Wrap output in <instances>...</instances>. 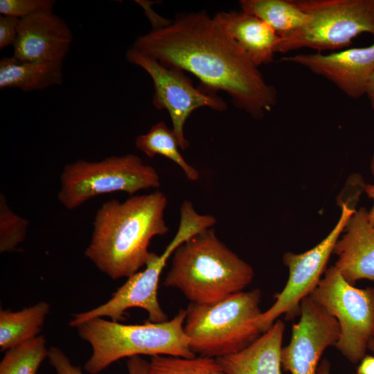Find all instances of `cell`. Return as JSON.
Instances as JSON below:
<instances>
[{
	"instance_id": "1",
	"label": "cell",
	"mask_w": 374,
	"mask_h": 374,
	"mask_svg": "<svg viewBox=\"0 0 374 374\" xmlns=\"http://www.w3.org/2000/svg\"><path fill=\"white\" fill-rule=\"evenodd\" d=\"M134 50L166 66L196 76L202 89L222 91L234 105L261 118L276 105L277 91L246 53L206 12H190L136 38Z\"/></svg>"
},
{
	"instance_id": "2",
	"label": "cell",
	"mask_w": 374,
	"mask_h": 374,
	"mask_svg": "<svg viewBox=\"0 0 374 374\" xmlns=\"http://www.w3.org/2000/svg\"><path fill=\"white\" fill-rule=\"evenodd\" d=\"M167 204L159 190L105 202L95 215L85 256L113 280L136 273L150 259L151 240L168 232Z\"/></svg>"
},
{
	"instance_id": "3",
	"label": "cell",
	"mask_w": 374,
	"mask_h": 374,
	"mask_svg": "<svg viewBox=\"0 0 374 374\" xmlns=\"http://www.w3.org/2000/svg\"><path fill=\"white\" fill-rule=\"evenodd\" d=\"M253 278L252 267L210 228L176 249L163 285L179 290L190 303L209 304L242 292Z\"/></svg>"
},
{
	"instance_id": "4",
	"label": "cell",
	"mask_w": 374,
	"mask_h": 374,
	"mask_svg": "<svg viewBox=\"0 0 374 374\" xmlns=\"http://www.w3.org/2000/svg\"><path fill=\"white\" fill-rule=\"evenodd\" d=\"M186 316L181 309L172 319L159 323L132 325L96 318L80 323L75 328L91 348L84 370L97 374L118 359L141 355L195 357L184 331Z\"/></svg>"
},
{
	"instance_id": "5",
	"label": "cell",
	"mask_w": 374,
	"mask_h": 374,
	"mask_svg": "<svg viewBox=\"0 0 374 374\" xmlns=\"http://www.w3.org/2000/svg\"><path fill=\"white\" fill-rule=\"evenodd\" d=\"M260 301L261 292L256 289L213 303H190L184 328L192 351L218 358L249 346L263 333L258 324Z\"/></svg>"
},
{
	"instance_id": "6",
	"label": "cell",
	"mask_w": 374,
	"mask_h": 374,
	"mask_svg": "<svg viewBox=\"0 0 374 374\" xmlns=\"http://www.w3.org/2000/svg\"><path fill=\"white\" fill-rule=\"evenodd\" d=\"M294 1L310 19L300 29L280 37L277 53L342 50L361 34L374 36V0Z\"/></svg>"
},
{
	"instance_id": "7",
	"label": "cell",
	"mask_w": 374,
	"mask_h": 374,
	"mask_svg": "<svg viewBox=\"0 0 374 374\" xmlns=\"http://www.w3.org/2000/svg\"><path fill=\"white\" fill-rule=\"evenodd\" d=\"M60 179L57 199L68 210L100 195L125 192L133 195L161 185L156 169L134 154L111 156L99 161L78 159L64 166Z\"/></svg>"
},
{
	"instance_id": "8",
	"label": "cell",
	"mask_w": 374,
	"mask_h": 374,
	"mask_svg": "<svg viewBox=\"0 0 374 374\" xmlns=\"http://www.w3.org/2000/svg\"><path fill=\"white\" fill-rule=\"evenodd\" d=\"M309 296L337 321L336 348L351 363L359 362L374 337V288L349 283L333 265Z\"/></svg>"
},
{
	"instance_id": "9",
	"label": "cell",
	"mask_w": 374,
	"mask_h": 374,
	"mask_svg": "<svg viewBox=\"0 0 374 374\" xmlns=\"http://www.w3.org/2000/svg\"><path fill=\"white\" fill-rule=\"evenodd\" d=\"M337 222L320 242L305 252H287L283 255V262L288 268L289 277L283 290L276 296L274 304L259 318L258 324L262 332L280 315L286 314L287 318L300 312L301 301L318 285L337 240L356 211L346 202H341Z\"/></svg>"
},
{
	"instance_id": "10",
	"label": "cell",
	"mask_w": 374,
	"mask_h": 374,
	"mask_svg": "<svg viewBox=\"0 0 374 374\" xmlns=\"http://www.w3.org/2000/svg\"><path fill=\"white\" fill-rule=\"evenodd\" d=\"M125 56L130 64L141 68L150 76L154 86L152 105L157 109L168 111L181 150H185L190 145L185 138L184 127L193 111L204 107L220 112L226 109L222 98L195 87L183 70L166 66L132 47Z\"/></svg>"
},
{
	"instance_id": "11",
	"label": "cell",
	"mask_w": 374,
	"mask_h": 374,
	"mask_svg": "<svg viewBox=\"0 0 374 374\" xmlns=\"http://www.w3.org/2000/svg\"><path fill=\"white\" fill-rule=\"evenodd\" d=\"M178 247L177 242L171 240L161 254L152 252L143 270L129 276L107 302L89 310L73 314L69 326L75 328L88 320L104 317L119 322L123 319L125 312L132 308L145 310L148 321H167L168 317L158 300L159 283L168 258Z\"/></svg>"
},
{
	"instance_id": "12",
	"label": "cell",
	"mask_w": 374,
	"mask_h": 374,
	"mask_svg": "<svg viewBox=\"0 0 374 374\" xmlns=\"http://www.w3.org/2000/svg\"><path fill=\"white\" fill-rule=\"evenodd\" d=\"M339 336L337 321L310 296L305 298L290 341L282 348L283 369L291 374H317L322 354L335 346Z\"/></svg>"
},
{
	"instance_id": "13",
	"label": "cell",
	"mask_w": 374,
	"mask_h": 374,
	"mask_svg": "<svg viewBox=\"0 0 374 374\" xmlns=\"http://www.w3.org/2000/svg\"><path fill=\"white\" fill-rule=\"evenodd\" d=\"M280 61L301 66L332 83L348 97L357 99L365 96L368 82L374 73V43L330 53L287 55Z\"/></svg>"
},
{
	"instance_id": "14",
	"label": "cell",
	"mask_w": 374,
	"mask_h": 374,
	"mask_svg": "<svg viewBox=\"0 0 374 374\" xmlns=\"http://www.w3.org/2000/svg\"><path fill=\"white\" fill-rule=\"evenodd\" d=\"M72 41L64 19L53 12L37 13L21 19L12 56L24 62L62 64Z\"/></svg>"
},
{
	"instance_id": "15",
	"label": "cell",
	"mask_w": 374,
	"mask_h": 374,
	"mask_svg": "<svg viewBox=\"0 0 374 374\" xmlns=\"http://www.w3.org/2000/svg\"><path fill=\"white\" fill-rule=\"evenodd\" d=\"M344 231L334 248L337 256L334 266L353 285L360 280L374 283V226L368 211L365 208L355 211Z\"/></svg>"
},
{
	"instance_id": "16",
	"label": "cell",
	"mask_w": 374,
	"mask_h": 374,
	"mask_svg": "<svg viewBox=\"0 0 374 374\" xmlns=\"http://www.w3.org/2000/svg\"><path fill=\"white\" fill-rule=\"evenodd\" d=\"M214 18L257 66L273 61L280 37L265 21L242 10L220 12Z\"/></svg>"
},
{
	"instance_id": "17",
	"label": "cell",
	"mask_w": 374,
	"mask_h": 374,
	"mask_svg": "<svg viewBox=\"0 0 374 374\" xmlns=\"http://www.w3.org/2000/svg\"><path fill=\"white\" fill-rule=\"evenodd\" d=\"M285 323L277 319L244 349L216 358L227 374H281Z\"/></svg>"
},
{
	"instance_id": "18",
	"label": "cell",
	"mask_w": 374,
	"mask_h": 374,
	"mask_svg": "<svg viewBox=\"0 0 374 374\" xmlns=\"http://www.w3.org/2000/svg\"><path fill=\"white\" fill-rule=\"evenodd\" d=\"M62 64L24 62L12 57L0 60V89L17 88L34 91L60 85Z\"/></svg>"
},
{
	"instance_id": "19",
	"label": "cell",
	"mask_w": 374,
	"mask_h": 374,
	"mask_svg": "<svg viewBox=\"0 0 374 374\" xmlns=\"http://www.w3.org/2000/svg\"><path fill=\"white\" fill-rule=\"evenodd\" d=\"M49 312L50 305L46 301H40L19 311L1 309V351L39 335Z\"/></svg>"
},
{
	"instance_id": "20",
	"label": "cell",
	"mask_w": 374,
	"mask_h": 374,
	"mask_svg": "<svg viewBox=\"0 0 374 374\" xmlns=\"http://www.w3.org/2000/svg\"><path fill=\"white\" fill-rule=\"evenodd\" d=\"M240 5L241 10L265 21L280 37L300 29L310 19L294 0H241Z\"/></svg>"
},
{
	"instance_id": "21",
	"label": "cell",
	"mask_w": 374,
	"mask_h": 374,
	"mask_svg": "<svg viewBox=\"0 0 374 374\" xmlns=\"http://www.w3.org/2000/svg\"><path fill=\"white\" fill-rule=\"evenodd\" d=\"M135 145L150 158L161 155L172 161L182 169L188 180L195 181L199 179V172L185 161L179 150V145L173 130L165 122L157 123L146 134L138 136Z\"/></svg>"
},
{
	"instance_id": "22",
	"label": "cell",
	"mask_w": 374,
	"mask_h": 374,
	"mask_svg": "<svg viewBox=\"0 0 374 374\" xmlns=\"http://www.w3.org/2000/svg\"><path fill=\"white\" fill-rule=\"evenodd\" d=\"M43 335H38L6 350L0 363V374H36L48 355Z\"/></svg>"
},
{
	"instance_id": "23",
	"label": "cell",
	"mask_w": 374,
	"mask_h": 374,
	"mask_svg": "<svg viewBox=\"0 0 374 374\" xmlns=\"http://www.w3.org/2000/svg\"><path fill=\"white\" fill-rule=\"evenodd\" d=\"M150 374H227L216 358L166 355L151 357Z\"/></svg>"
},
{
	"instance_id": "24",
	"label": "cell",
	"mask_w": 374,
	"mask_h": 374,
	"mask_svg": "<svg viewBox=\"0 0 374 374\" xmlns=\"http://www.w3.org/2000/svg\"><path fill=\"white\" fill-rule=\"evenodd\" d=\"M28 221L8 206L3 193L0 195V253H10L24 242L27 233Z\"/></svg>"
},
{
	"instance_id": "25",
	"label": "cell",
	"mask_w": 374,
	"mask_h": 374,
	"mask_svg": "<svg viewBox=\"0 0 374 374\" xmlns=\"http://www.w3.org/2000/svg\"><path fill=\"white\" fill-rule=\"evenodd\" d=\"M48 361L56 374H84L81 368L74 366L66 354L57 347L49 348ZM128 374H150V362L141 356L129 357L127 361Z\"/></svg>"
},
{
	"instance_id": "26",
	"label": "cell",
	"mask_w": 374,
	"mask_h": 374,
	"mask_svg": "<svg viewBox=\"0 0 374 374\" xmlns=\"http://www.w3.org/2000/svg\"><path fill=\"white\" fill-rule=\"evenodd\" d=\"M54 0H0V14L26 18L42 12H53Z\"/></svg>"
},
{
	"instance_id": "27",
	"label": "cell",
	"mask_w": 374,
	"mask_h": 374,
	"mask_svg": "<svg viewBox=\"0 0 374 374\" xmlns=\"http://www.w3.org/2000/svg\"><path fill=\"white\" fill-rule=\"evenodd\" d=\"M21 19L17 17L0 15V49L15 44Z\"/></svg>"
},
{
	"instance_id": "28",
	"label": "cell",
	"mask_w": 374,
	"mask_h": 374,
	"mask_svg": "<svg viewBox=\"0 0 374 374\" xmlns=\"http://www.w3.org/2000/svg\"><path fill=\"white\" fill-rule=\"evenodd\" d=\"M357 374H374V356L366 355L359 362Z\"/></svg>"
},
{
	"instance_id": "29",
	"label": "cell",
	"mask_w": 374,
	"mask_h": 374,
	"mask_svg": "<svg viewBox=\"0 0 374 374\" xmlns=\"http://www.w3.org/2000/svg\"><path fill=\"white\" fill-rule=\"evenodd\" d=\"M364 190L369 198L373 201V205L368 211L369 220L371 224L374 226V184H367L364 186Z\"/></svg>"
},
{
	"instance_id": "30",
	"label": "cell",
	"mask_w": 374,
	"mask_h": 374,
	"mask_svg": "<svg viewBox=\"0 0 374 374\" xmlns=\"http://www.w3.org/2000/svg\"><path fill=\"white\" fill-rule=\"evenodd\" d=\"M365 95L368 99L371 108L374 110V73L368 82Z\"/></svg>"
},
{
	"instance_id": "31",
	"label": "cell",
	"mask_w": 374,
	"mask_h": 374,
	"mask_svg": "<svg viewBox=\"0 0 374 374\" xmlns=\"http://www.w3.org/2000/svg\"><path fill=\"white\" fill-rule=\"evenodd\" d=\"M317 374H331L330 363L328 359H323L319 362Z\"/></svg>"
},
{
	"instance_id": "32",
	"label": "cell",
	"mask_w": 374,
	"mask_h": 374,
	"mask_svg": "<svg viewBox=\"0 0 374 374\" xmlns=\"http://www.w3.org/2000/svg\"><path fill=\"white\" fill-rule=\"evenodd\" d=\"M370 170H371V172L373 176L374 177V154H373V155L372 157V159H371V161Z\"/></svg>"
},
{
	"instance_id": "33",
	"label": "cell",
	"mask_w": 374,
	"mask_h": 374,
	"mask_svg": "<svg viewBox=\"0 0 374 374\" xmlns=\"http://www.w3.org/2000/svg\"><path fill=\"white\" fill-rule=\"evenodd\" d=\"M368 348L374 353V337L371 339Z\"/></svg>"
}]
</instances>
